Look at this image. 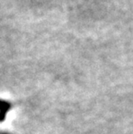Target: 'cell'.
<instances>
[{"mask_svg": "<svg viewBox=\"0 0 133 134\" xmlns=\"http://www.w3.org/2000/svg\"><path fill=\"white\" fill-rule=\"evenodd\" d=\"M11 105L9 101L0 99V122L4 121L6 118V114L10 110Z\"/></svg>", "mask_w": 133, "mask_h": 134, "instance_id": "cell-1", "label": "cell"}, {"mask_svg": "<svg viewBox=\"0 0 133 134\" xmlns=\"http://www.w3.org/2000/svg\"><path fill=\"white\" fill-rule=\"evenodd\" d=\"M0 134H11V133L8 132H0Z\"/></svg>", "mask_w": 133, "mask_h": 134, "instance_id": "cell-2", "label": "cell"}]
</instances>
